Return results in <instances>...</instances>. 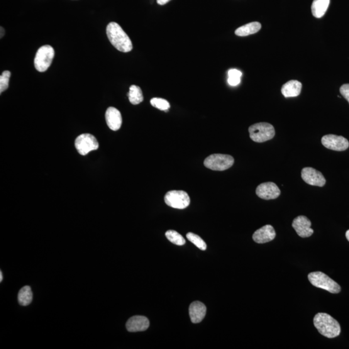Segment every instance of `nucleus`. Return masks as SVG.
Wrapping results in <instances>:
<instances>
[{
    "instance_id": "1",
    "label": "nucleus",
    "mask_w": 349,
    "mask_h": 349,
    "mask_svg": "<svg viewBox=\"0 0 349 349\" xmlns=\"http://www.w3.org/2000/svg\"><path fill=\"white\" fill-rule=\"evenodd\" d=\"M106 33L109 41L117 50L128 53L133 50L130 38L118 24L109 23L107 27Z\"/></svg>"
},
{
    "instance_id": "2",
    "label": "nucleus",
    "mask_w": 349,
    "mask_h": 349,
    "mask_svg": "<svg viewBox=\"0 0 349 349\" xmlns=\"http://www.w3.org/2000/svg\"><path fill=\"white\" fill-rule=\"evenodd\" d=\"M314 324L319 333L326 338H336L341 333L340 323L328 314H317L314 318Z\"/></svg>"
},
{
    "instance_id": "3",
    "label": "nucleus",
    "mask_w": 349,
    "mask_h": 349,
    "mask_svg": "<svg viewBox=\"0 0 349 349\" xmlns=\"http://www.w3.org/2000/svg\"><path fill=\"white\" fill-rule=\"evenodd\" d=\"M308 278L311 284L319 289L325 290L332 294H338L341 292L340 285L323 272L310 273Z\"/></svg>"
},
{
    "instance_id": "4",
    "label": "nucleus",
    "mask_w": 349,
    "mask_h": 349,
    "mask_svg": "<svg viewBox=\"0 0 349 349\" xmlns=\"http://www.w3.org/2000/svg\"><path fill=\"white\" fill-rule=\"evenodd\" d=\"M250 137L255 143H265L274 137L275 129L274 126L267 123H260L249 127Z\"/></svg>"
},
{
    "instance_id": "5",
    "label": "nucleus",
    "mask_w": 349,
    "mask_h": 349,
    "mask_svg": "<svg viewBox=\"0 0 349 349\" xmlns=\"http://www.w3.org/2000/svg\"><path fill=\"white\" fill-rule=\"evenodd\" d=\"M234 158L231 155L212 154L204 161L205 167L214 171H224L232 167Z\"/></svg>"
},
{
    "instance_id": "6",
    "label": "nucleus",
    "mask_w": 349,
    "mask_h": 349,
    "mask_svg": "<svg viewBox=\"0 0 349 349\" xmlns=\"http://www.w3.org/2000/svg\"><path fill=\"white\" fill-rule=\"evenodd\" d=\"M54 57L55 50L51 45H45L41 47L36 54L35 66L39 72H45L51 66Z\"/></svg>"
},
{
    "instance_id": "7",
    "label": "nucleus",
    "mask_w": 349,
    "mask_h": 349,
    "mask_svg": "<svg viewBox=\"0 0 349 349\" xmlns=\"http://www.w3.org/2000/svg\"><path fill=\"white\" fill-rule=\"evenodd\" d=\"M166 204L172 208L182 210L190 204V198L186 192L182 190H172L165 195Z\"/></svg>"
},
{
    "instance_id": "8",
    "label": "nucleus",
    "mask_w": 349,
    "mask_h": 349,
    "mask_svg": "<svg viewBox=\"0 0 349 349\" xmlns=\"http://www.w3.org/2000/svg\"><path fill=\"white\" fill-rule=\"evenodd\" d=\"M75 147L80 155H86L91 151L97 150L99 145L94 135L84 133L76 138Z\"/></svg>"
},
{
    "instance_id": "9",
    "label": "nucleus",
    "mask_w": 349,
    "mask_h": 349,
    "mask_svg": "<svg viewBox=\"0 0 349 349\" xmlns=\"http://www.w3.org/2000/svg\"><path fill=\"white\" fill-rule=\"evenodd\" d=\"M321 143L326 148L337 151H345L349 147L347 139L342 136L332 134L323 136L321 138Z\"/></svg>"
},
{
    "instance_id": "10",
    "label": "nucleus",
    "mask_w": 349,
    "mask_h": 349,
    "mask_svg": "<svg viewBox=\"0 0 349 349\" xmlns=\"http://www.w3.org/2000/svg\"><path fill=\"white\" fill-rule=\"evenodd\" d=\"M301 177L305 182L311 186L323 187L326 183L323 174L313 168H304L301 171Z\"/></svg>"
},
{
    "instance_id": "11",
    "label": "nucleus",
    "mask_w": 349,
    "mask_h": 349,
    "mask_svg": "<svg viewBox=\"0 0 349 349\" xmlns=\"http://www.w3.org/2000/svg\"><path fill=\"white\" fill-rule=\"evenodd\" d=\"M256 194L261 199L271 200L277 199L281 194V191L274 182L262 183L256 189Z\"/></svg>"
},
{
    "instance_id": "12",
    "label": "nucleus",
    "mask_w": 349,
    "mask_h": 349,
    "mask_svg": "<svg viewBox=\"0 0 349 349\" xmlns=\"http://www.w3.org/2000/svg\"><path fill=\"white\" fill-rule=\"evenodd\" d=\"M311 226V221L306 216H299L293 221V228L296 230L297 235L302 238H309L313 234L314 230Z\"/></svg>"
},
{
    "instance_id": "13",
    "label": "nucleus",
    "mask_w": 349,
    "mask_h": 349,
    "mask_svg": "<svg viewBox=\"0 0 349 349\" xmlns=\"http://www.w3.org/2000/svg\"><path fill=\"white\" fill-rule=\"evenodd\" d=\"M275 236H276V233H275L274 227L267 224L256 230L253 234L252 238L255 243L263 244L274 240Z\"/></svg>"
},
{
    "instance_id": "14",
    "label": "nucleus",
    "mask_w": 349,
    "mask_h": 349,
    "mask_svg": "<svg viewBox=\"0 0 349 349\" xmlns=\"http://www.w3.org/2000/svg\"><path fill=\"white\" fill-rule=\"evenodd\" d=\"M150 327V321L145 316H135L131 317L126 323V329L131 333L145 331Z\"/></svg>"
},
{
    "instance_id": "15",
    "label": "nucleus",
    "mask_w": 349,
    "mask_h": 349,
    "mask_svg": "<svg viewBox=\"0 0 349 349\" xmlns=\"http://www.w3.org/2000/svg\"><path fill=\"white\" fill-rule=\"evenodd\" d=\"M106 121L107 126L111 130H119L123 124L121 112L115 107H109L106 112Z\"/></svg>"
},
{
    "instance_id": "16",
    "label": "nucleus",
    "mask_w": 349,
    "mask_h": 349,
    "mask_svg": "<svg viewBox=\"0 0 349 349\" xmlns=\"http://www.w3.org/2000/svg\"><path fill=\"white\" fill-rule=\"evenodd\" d=\"M189 314L192 323H199L206 316V307L201 302H193L190 306Z\"/></svg>"
},
{
    "instance_id": "17",
    "label": "nucleus",
    "mask_w": 349,
    "mask_h": 349,
    "mask_svg": "<svg viewBox=\"0 0 349 349\" xmlns=\"http://www.w3.org/2000/svg\"><path fill=\"white\" fill-rule=\"evenodd\" d=\"M301 83L297 80H290L283 85L282 92L285 98L296 97L301 94Z\"/></svg>"
},
{
    "instance_id": "18",
    "label": "nucleus",
    "mask_w": 349,
    "mask_h": 349,
    "mask_svg": "<svg viewBox=\"0 0 349 349\" xmlns=\"http://www.w3.org/2000/svg\"><path fill=\"white\" fill-rule=\"evenodd\" d=\"M330 4V0H314L312 4V13L315 18H320L325 14Z\"/></svg>"
},
{
    "instance_id": "19",
    "label": "nucleus",
    "mask_w": 349,
    "mask_h": 349,
    "mask_svg": "<svg viewBox=\"0 0 349 349\" xmlns=\"http://www.w3.org/2000/svg\"><path fill=\"white\" fill-rule=\"evenodd\" d=\"M261 28L260 23L254 21V22H251L246 24L236 29L235 34L239 36H246L248 35H253L260 31Z\"/></svg>"
},
{
    "instance_id": "20",
    "label": "nucleus",
    "mask_w": 349,
    "mask_h": 349,
    "mask_svg": "<svg viewBox=\"0 0 349 349\" xmlns=\"http://www.w3.org/2000/svg\"><path fill=\"white\" fill-rule=\"evenodd\" d=\"M33 296L31 288L29 286L24 287L18 292L19 304L22 306H28L33 301Z\"/></svg>"
},
{
    "instance_id": "21",
    "label": "nucleus",
    "mask_w": 349,
    "mask_h": 349,
    "mask_svg": "<svg viewBox=\"0 0 349 349\" xmlns=\"http://www.w3.org/2000/svg\"><path fill=\"white\" fill-rule=\"evenodd\" d=\"M129 102L133 105H137L143 101L144 97L142 90L137 85H132L129 87L128 94Z\"/></svg>"
},
{
    "instance_id": "22",
    "label": "nucleus",
    "mask_w": 349,
    "mask_h": 349,
    "mask_svg": "<svg viewBox=\"0 0 349 349\" xmlns=\"http://www.w3.org/2000/svg\"><path fill=\"white\" fill-rule=\"evenodd\" d=\"M166 237L171 243L178 246H182L186 243V241L179 233L175 230H168L166 232Z\"/></svg>"
},
{
    "instance_id": "23",
    "label": "nucleus",
    "mask_w": 349,
    "mask_h": 349,
    "mask_svg": "<svg viewBox=\"0 0 349 349\" xmlns=\"http://www.w3.org/2000/svg\"><path fill=\"white\" fill-rule=\"evenodd\" d=\"M228 83L231 86H236L240 84L242 73L238 69H232L228 71Z\"/></svg>"
},
{
    "instance_id": "24",
    "label": "nucleus",
    "mask_w": 349,
    "mask_h": 349,
    "mask_svg": "<svg viewBox=\"0 0 349 349\" xmlns=\"http://www.w3.org/2000/svg\"><path fill=\"white\" fill-rule=\"evenodd\" d=\"M187 238L190 242L194 244V245L196 246L197 248H199L200 250H206L207 247L206 244L201 237H199L194 233L190 232L187 234Z\"/></svg>"
},
{
    "instance_id": "25",
    "label": "nucleus",
    "mask_w": 349,
    "mask_h": 349,
    "mask_svg": "<svg viewBox=\"0 0 349 349\" xmlns=\"http://www.w3.org/2000/svg\"><path fill=\"white\" fill-rule=\"evenodd\" d=\"M150 103L151 106L161 111H168L170 107L169 102L167 100L160 99V98H153L151 100Z\"/></svg>"
},
{
    "instance_id": "26",
    "label": "nucleus",
    "mask_w": 349,
    "mask_h": 349,
    "mask_svg": "<svg viewBox=\"0 0 349 349\" xmlns=\"http://www.w3.org/2000/svg\"><path fill=\"white\" fill-rule=\"evenodd\" d=\"M11 75V72L9 71H5L0 76V94H2L7 89H8Z\"/></svg>"
},
{
    "instance_id": "27",
    "label": "nucleus",
    "mask_w": 349,
    "mask_h": 349,
    "mask_svg": "<svg viewBox=\"0 0 349 349\" xmlns=\"http://www.w3.org/2000/svg\"><path fill=\"white\" fill-rule=\"evenodd\" d=\"M340 91L341 95L345 98L349 103V84L341 85Z\"/></svg>"
},
{
    "instance_id": "28",
    "label": "nucleus",
    "mask_w": 349,
    "mask_h": 349,
    "mask_svg": "<svg viewBox=\"0 0 349 349\" xmlns=\"http://www.w3.org/2000/svg\"><path fill=\"white\" fill-rule=\"evenodd\" d=\"M171 1V0H157V4L160 5V6H164V5L167 4Z\"/></svg>"
},
{
    "instance_id": "29",
    "label": "nucleus",
    "mask_w": 349,
    "mask_h": 349,
    "mask_svg": "<svg viewBox=\"0 0 349 349\" xmlns=\"http://www.w3.org/2000/svg\"><path fill=\"white\" fill-rule=\"evenodd\" d=\"M345 236L346 239L349 241V230L346 231Z\"/></svg>"
},
{
    "instance_id": "30",
    "label": "nucleus",
    "mask_w": 349,
    "mask_h": 349,
    "mask_svg": "<svg viewBox=\"0 0 349 349\" xmlns=\"http://www.w3.org/2000/svg\"><path fill=\"white\" fill-rule=\"evenodd\" d=\"M3 29L4 28H1V38L4 35V29Z\"/></svg>"
},
{
    "instance_id": "31",
    "label": "nucleus",
    "mask_w": 349,
    "mask_h": 349,
    "mask_svg": "<svg viewBox=\"0 0 349 349\" xmlns=\"http://www.w3.org/2000/svg\"><path fill=\"white\" fill-rule=\"evenodd\" d=\"M0 277H1V278H0V282H2V280H3V274H2V272H0Z\"/></svg>"
}]
</instances>
